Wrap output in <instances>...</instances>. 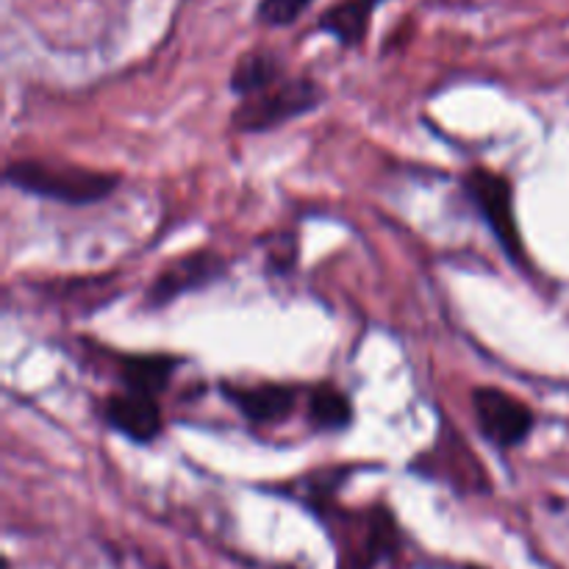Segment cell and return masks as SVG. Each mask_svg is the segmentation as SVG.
Returning <instances> with one entry per match:
<instances>
[{
  "mask_svg": "<svg viewBox=\"0 0 569 569\" xmlns=\"http://www.w3.org/2000/svg\"><path fill=\"white\" fill-rule=\"evenodd\" d=\"M309 506L331 528V539L337 545V569H376L398 556L400 528L387 506L348 511L331 498L311 500Z\"/></svg>",
  "mask_w": 569,
  "mask_h": 569,
  "instance_id": "obj_1",
  "label": "cell"
},
{
  "mask_svg": "<svg viewBox=\"0 0 569 569\" xmlns=\"http://www.w3.org/2000/svg\"><path fill=\"white\" fill-rule=\"evenodd\" d=\"M6 183L20 189V192L56 200V203L89 206L109 198L120 187V176L117 172L64 164V161L20 159L6 167Z\"/></svg>",
  "mask_w": 569,
  "mask_h": 569,
  "instance_id": "obj_2",
  "label": "cell"
},
{
  "mask_svg": "<svg viewBox=\"0 0 569 569\" xmlns=\"http://www.w3.org/2000/svg\"><path fill=\"white\" fill-rule=\"evenodd\" d=\"M322 100H326V89H322L317 78L287 76L276 87L264 89V92L253 94V98H244L233 109L231 126L239 133H264L283 126V122L309 114Z\"/></svg>",
  "mask_w": 569,
  "mask_h": 569,
  "instance_id": "obj_3",
  "label": "cell"
},
{
  "mask_svg": "<svg viewBox=\"0 0 569 569\" xmlns=\"http://www.w3.org/2000/svg\"><path fill=\"white\" fill-rule=\"evenodd\" d=\"M465 189L472 203H476V209L481 211L483 220H487V226L492 228L495 239L503 244L506 256L522 264L526 250H522V233L515 211V189H511L509 178L495 170L476 167L465 176Z\"/></svg>",
  "mask_w": 569,
  "mask_h": 569,
  "instance_id": "obj_4",
  "label": "cell"
},
{
  "mask_svg": "<svg viewBox=\"0 0 569 569\" xmlns=\"http://www.w3.org/2000/svg\"><path fill=\"white\" fill-rule=\"evenodd\" d=\"M472 415L483 437L498 448H517L533 431L531 406L498 387L472 389Z\"/></svg>",
  "mask_w": 569,
  "mask_h": 569,
  "instance_id": "obj_5",
  "label": "cell"
},
{
  "mask_svg": "<svg viewBox=\"0 0 569 569\" xmlns=\"http://www.w3.org/2000/svg\"><path fill=\"white\" fill-rule=\"evenodd\" d=\"M222 272H226V259L214 250H194V253L178 256L153 278L144 303L148 309H164L172 300L214 283Z\"/></svg>",
  "mask_w": 569,
  "mask_h": 569,
  "instance_id": "obj_6",
  "label": "cell"
},
{
  "mask_svg": "<svg viewBox=\"0 0 569 569\" xmlns=\"http://www.w3.org/2000/svg\"><path fill=\"white\" fill-rule=\"evenodd\" d=\"M103 420L122 433L126 439L137 445L153 442L164 428V417H161L159 398L142 392H117L106 398L103 403Z\"/></svg>",
  "mask_w": 569,
  "mask_h": 569,
  "instance_id": "obj_7",
  "label": "cell"
},
{
  "mask_svg": "<svg viewBox=\"0 0 569 569\" xmlns=\"http://www.w3.org/2000/svg\"><path fill=\"white\" fill-rule=\"evenodd\" d=\"M220 392L256 426H278L289 420L298 406V389L289 383H256V387L222 383Z\"/></svg>",
  "mask_w": 569,
  "mask_h": 569,
  "instance_id": "obj_8",
  "label": "cell"
},
{
  "mask_svg": "<svg viewBox=\"0 0 569 569\" xmlns=\"http://www.w3.org/2000/svg\"><path fill=\"white\" fill-rule=\"evenodd\" d=\"M381 3H387V0H337L317 17L315 31L328 33L345 50L361 48L367 33H370L372 14Z\"/></svg>",
  "mask_w": 569,
  "mask_h": 569,
  "instance_id": "obj_9",
  "label": "cell"
},
{
  "mask_svg": "<svg viewBox=\"0 0 569 569\" xmlns=\"http://www.w3.org/2000/svg\"><path fill=\"white\" fill-rule=\"evenodd\" d=\"M283 78H287V61H283V56L272 48H253L244 50L237 59L231 76H228V87H231L233 94H239L244 100L276 87Z\"/></svg>",
  "mask_w": 569,
  "mask_h": 569,
  "instance_id": "obj_10",
  "label": "cell"
},
{
  "mask_svg": "<svg viewBox=\"0 0 569 569\" xmlns=\"http://www.w3.org/2000/svg\"><path fill=\"white\" fill-rule=\"evenodd\" d=\"M181 361L176 356H120L117 359V376H120L122 387L131 392L153 395L159 398L170 383L172 372Z\"/></svg>",
  "mask_w": 569,
  "mask_h": 569,
  "instance_id": "obj_11",
  "label": "cell"
},
{
  "mask_svg": "<svg viewBox=\"0 0 569 569\" xmlns=\"http://www.w3.org/2000/svg\"><path fill=\"white\" fill-rule=\"evenodd\" d=\"M309 422L317 431H342L353 422V406L342 389L320 383L309 392Z\"/></svg>",
  "mask_w": 569,
  "mask_h": 569,
  "instance_id": "obj_12",
  "label": "cell"
},
{
  "mask_svg": "<svg viewBox=\"0 0 569 569\" xmlns=\"http://www.w3.org/2000/svg\"><path fill=\"white\" fill-rule=\"evenodd\" d=\"M315 3L317 0H259L253 17L264 28H289Z\"/></svg>",
  "mask_w": 569,
  "mask_h": 569,
  "instance_id": "obj_13",
  "label": "cell"
}]
</instances>
